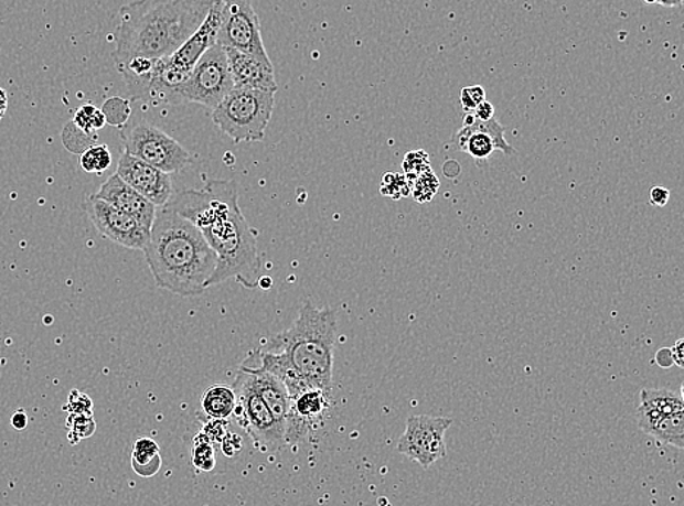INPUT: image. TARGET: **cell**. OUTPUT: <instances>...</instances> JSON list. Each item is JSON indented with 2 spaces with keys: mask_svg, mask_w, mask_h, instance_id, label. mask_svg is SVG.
<instances>
[{
  "mask_svg": "<svg viewBox=\"0 0 684 506\" xmlns=\"http://www.w3.org/2000/svg\"><path fill=\"white\" fill-rule=\"evenodd\" d=\"M143 252L158 287L180 297L202 295L217 263L202 230L165 206L157 209Z\"/></svg>",
  "mask_w": 684,
  "mask_h": 506,
  "instance_id": "cell-1",
  "label": "cell"
},
{
  "mask_svg": "<svg viewBox=\"0 0 684 506\" xmlns=\"http://www.w3.org/2000/svg\"><path fill=\"white\" fill-rule=\"evenodd\" d=\"M217 0H135L120 8L115 63L169 57L205 21Z\"/></svg>",
  "mask_w": 684,
  "mask_h": 506,
  "instance_id": "cell-2",
  "label": "cell"
},
{
  "mask_svg": "<svg viewBox=\"0 0 684 506\" xmlns=\"http://www.w3.org/2000/svg\"><path fill=\"white\" fill-rule=\"evenodd\" d=\"M336 330L334 311L307 300L292 327L276 337V346L310 386L332 391Z\"/></svg>",
  "mask_w": 684,
  "mask_h": 506,
  "instance_id": "cell-3",
  "label": "cell"
},
{
  "mask_svg": "<svg viewBox=\"0 0 684 506\" xmlns=\"http://www.w3.org/2000/svg\"><path fill=\"white\" fill-rule=\"evenodd\" d=\"M201 230L217 256L216 269L207 288L229 279L237 280L248 289L257 288L260 278L257 233L248 225L242 209L234 211Z\"/></svg>",
  "mask_w": 684,
  "mask_h": 506,
  "instance_id": "cell-4",
  "label": "cell"
},
{
  "mask_svg": "<svg viewBox=\"0 0 684 506\" xmlns=\"http://www.w3.org/2000/svg\"><path fill=\"white\" fill-rule=\"evenodd\" d=\"M275 94L233 88L214 108L212 120L234 143L261 142L274 115Z\"/></svg>",
  "mask_w": 684,
  "mask_h": 506,
  "instance_id": "cell-5",
  "label": "cell"
},
{
  "mask_svg": "<svg viewBox=\"0 0 684 506\" xmlns=\"http://www.w3.org/2000/svg\"><path fill=\"white\" fill-rule=\"evenodd\" d=\"M165 207L189 219L199 229H205L239 209L237 184L231 180H212L202 190H184L171 196Z\"/></svg>",
  "mask_w": 684,
  "mask_h": 506,
  "instance_id": "cell-6",
  "label": "cell"
},
{
  "mask_svg": "<svg viewBox=\"0 0 684 506\" xmlns=\"http://www.w3.org/2000/svg\"><path fill=\"white\" fill-rule=\"evenodd\" d=\"M125 151L167 174L180 173L189 164L190 153L170 134L147 120L121 128Z\"/></svg>",
  "mask_w": 684,
  "mask_h": 506,
  "instance_id": "cell-7",
  "label": "cell"
},
{
  "mask_svg": "<svg viewBox=\"0 0 684 506\" xmlns=\"http://www.w3.org/2000/svg\"><path fill=\"white\" fill-rule=\"evenodd\" d=\"M233 88L225 50L215 44L194 65L188 83L179 91V103L202 104L214 110Z\"/></svg>",
  "mask_w": 684,
  "mask_h": 506,
  "instance_id": "cell-8",
  "label": "cell"
},
{
  "mask_svg": "<svg viewBox=\"0 0 684 506\" xmlns=\"http://www.w3.org/2000/svg\"><path fill=\"white\" fill-rule=\"evenodd\" d=\"M216 44L271 62L263 44L260 21L252 0H222Z\"/></svg>",
  "mask_w": 684,
  "mask_h": 506,
  "instance_id": "cell-9",
  "label": "cell"
},
{
  "mask_svg": "<svg viewBox=\"0 0 684 506\" xmlns=\"http://www.w3.org/2000/svg\"><path fill=\"white\" fill-rule=\"evenodd\" d=\"M451 424L452 420L448 418L410 416L407 419L406 431L398 441V453L428 470L438 460L446 457V432Z\"/></svg>",
  "mask_w": 684,
  "mask_h": 506,
  "instance_id": "cell-10",
  "label": "cell"
},
{
  "mask_svg": "<svg viewBox=\"0 0 684 506\" xmlns=\"http://www.w3.org/2000/svg\"><path fill=\"white\" fill-rule=\"evenodd\" d=\"M237 405L234 415L257 445H284V431L243 369L238 374Z\"/></svg>",
  "mask_w": 684,
  "mask_h": 506,
  "instance_id": "cell-11",
  "label": "cell"
},
{
  "mask_svg": "<svg viewBox=\"0 0 684 506\" xmlns=\"http://www.w3.org/2000/svg\"><path fill=\"white\" fill-rule=\"evenodd\" d=\"M85 209L94 227L110 241L131 250H143L147 247L151 229L140 224L135 216L95 196L88 198Z\"/></svg>",
  "mask_w": 684,
  "mask_h": 506,
  "instance_id": "cell-12",
  "label": "cell"
},
{
  "mask_svg": "<svg viewBox=\"0 0 684 506\" xmlns=\"http://www.w3.org/2000/svg\"><path fill=\"white\" fill-rule=\"evenodd\" d=\"M330 405H332V391L319 387H308L300 395L292 397L285 423V444H297L319 429L324 422Z\"/></svg>",
  "mask_w": 684,
  "mask_h": 506,
  "instance_id": "cell-13",
  "label": "cell"
},
{
  "mask_svg": "<svg viewBox=\"0 0 684 506\" xmlns=\"http://www.w3.org/2000/svg\"><path fill=\"white\" fill-rule=\"evenodd\" d=\"M117 174L157 207L165 206L172 196L170 174L126 151L117 164Z\"/></svg>",
  "mask_w": 684,
  "mask_h": 506,
  "instance_id": "cell-14",
  "label": "cell"
},
{
  "mask_svg": "<svg viewBox=\"0 0 684 506\" xmlns=\"http://www.w3.org/2000/svg\"><path fill=\"white\" fill-rule=\"evenodd\" d=\"M234 88L260 89V91H278L275 71L271 62L261 61L253 54L239 50L224 49Z\"/></svg>",
  "mask_w": 684,
  "mask_h": 506,
  "instance_id": "cell-15",
  "label": "cell"
},
{
  "mask_svg": "<svg viewBox=\"0 0 684 506\" xmlns=\"http://www.w3.org/2000/svg\"><path fill=\"white\" fill-rule=\"evenodd\" d=\"M94 196L110 203L126 214L135 216L140 224L151 229L157 215V206L142 194L136 192L133 187H130L119 174H113Z\"/></svg>",
  "mask_w": 684,
  "mask_h": 506,
  "instance_id": "cell-16",
  "label": "cell"
},
{
  "mask_svg": "<svg viewBox=\"0 0 684 506\" xmlns=\"http://www.w3.org/2000/svg\"><path fill=\"white\" fill-rule=\"evenodd\" d=\"M221 4L222 0H217L201 26L185 40L183 46H180L171 56L167 57L172 65L180 67V69L192 72L194 65L205 54L206 50L215 46L217 31H220L221 25Z\"/></svg>",
  "mask_w": 684,
  "mask_h": 506,
  "instance_id": "cell-17",
  "label": "cell"
},
{
  "mask_svg": "<svg viewBox=\"0 0 684 506\" xmlns=\"http://www.w3.org/2000/svg\"><path fill=\"white\" fill-rule=\"evenodd\" d=\"M239 369L247 374L253 387L256 388L258 395L265 400L267 408H269L276 422H278L285 433V423H287L289 406H291V397H289L285 384L275 374L260 367V365L247 367L246 364H243Z\"/></svg>",
  "mask_w": 684,
  "mask_h": 506,
  "instance_id": "cell-18",
  "label": "cell"
},
{
  "mask_svg": "<svg viewBox=\"0 0 684 506\" xmlns=\"http://www.w3.org/2000/svg\"><path fill=\"white\" fill-rule=\"evenodd\" d=\"M160 58L135 56L116 63L117 71L124 76L126 84L136 95L148 93L149 85L156 75Z\"/></svg>",
  "mask_w": 684,
  "mask_h": 506,
  "instance_id": "cell-19",
  "label": "cell"
},
{
  "mask_svg": "<svg viewBox=\"0 0 684 506\" xmlns=\"http://www.w3.org/2000/svg\"><path fill=\"white\" fill-rule=\"evenodd\" d=\"M648 435L655 438L659 444H669L678 450L684 449V410L660 416L640 427Z\"/></svg>",
  "mask_w": 684,
  "mask_h": 506,
  "instance_id": "cell-20",
  "label": "cell"
},
{
  "mask_svg": "<svg viewBox=\"0 0 684 506\" xmlns=\"http://www.w3.org/2000/svg\"><path fill=\"white\" fill-rule=\"evenodd\" d=\"M237 405V392L225 384H215L207 388L202 397L203 413L210 419H229Z\"/></svg>",
  "mask_w": 684,
  "mask_h": 506,
  "instance_id": "cell-21",
  "label": "cell"
},
{
  "mask_svg": "<svg viewBox=\"0 0 684 506\" xmlns=\"http://www.w3.org/2000/svg\"><path fill=\"white\" fill-rule=\"evenodd\" d=\"M258 365L267 370H270L271 374H275L276 377L280 378V381H282L285 387H287L291 399L292 397L300 395V392L306 390V388L312 387L301 377L300 374H298V370L288 363V359L285 358L282 352H280V354H270V352L263 354L260 364Z\"/></svg>",
  "mask_w": 684,
  "mask_h": 506,
  "instance_id": "cell-22",
  "label": "cell"
},
{
  "mask_svg": "<svg viewBox=\"0 0 684 506\" xmlns=\"http://www.w3.org/2000/svg\"><path fill=\"white\" fill-rule=\"evenodd\" d=\"M161 465L160 445L152 438H139L131 450V469L135 473L140 477H152L160 472Z\"/></svg>",
  "mask_w": 684,
  "mask_h": 506,
  "instance_id": "cell-23",
  "label": "cell"
},
{
  "mask_svg": "<svg viewBox=\"0 0 684 506\" xmlns=\"http://www.w3.org/2000/svg\"><path fill=\"white\" fill-rule=\"evenodd\" d=\"M640 406L660 415H672L684 410L682 395L670 390H656V388H643Z\"/></svg>",
  "mask_w": 684,
  "mask_h": 506,
  "instance_id": "cell-24",
  "label": "cell"
},
{
  "mask_svg": "<svg viewBox=\"0 0 684 506\" xmlns=\"http://www.w3.org/2000/svg\"><path fill=\"white\" fill-rule=\"evenodd\" d=\"M111 161V152L106 144H93L81 153L79 164L85 173L101 174L110 169Z\"/></svg>",
  "mask_w": 684,
  "mask_h": 506,
  "instance_id": "cell-25",
  "label": "cell"
},
{
  "mask_svg": "<svg viewBox=\"0 0 684 506\" xmlns=\"http://www.w3.org/2000/svg\"><path fill=\"white\" fill-rule=\"evenodd\" d=\"M72 121H74L76 128L84 130L88 134H94L107 125L106 116H104L101 108H97L93 104H85V106L79 107Z\"/></svg>",
  "mask_w": 684,
  "mask_h": 506,
  "instance_id": "cell-26",
  "label": "cell"
},
{
  "mask_svg": "<svg viewBox=\"0 0 684 506\" xmlns=\"http://www.w3.org/2000/svg\"><path fill=\"white\" fill-rule=\"evenodd\" d=\"M106 121L108 125L116 126V128H124L128 125L131 116V103L129 99L113 97L108 98L101 108Z\"/></svg>",
  "mask_w": 684,
  "mask_h": 506,
  "instance_id": "cell-27",
  "label": "cell"
},
{
  "mask_svg": "<svg viewBox=\"0 0 684 506\" xmlns=\"http://www.w3.org/2000/svg\"><path fill=\"white\" fill-rule=\"evenodd\" d=\"M380 193L385 197L394 198V201H400L403 197L410 196L412 182L406 179L405 174L387 173L382 180V185H380Z\"/></svg>",
  "mask_w": 684,
  "mask_h": 506,
  "instance_id": "cell-28",
  "label": "cell"
},
{
  "mask_svg": "<svg viewBox=\"0 0 684 506\" xmlns=\"http://www.w3.org/2000/svg\"><path fill=\"white\" fill-rule=\"evenodd\" d=\"M62 138L65 147L74 153H83L85 149L93 147L98 139L97 134H88L85 133L84 130L76 128L74 121L66 125L65 130H63Z\"/></svg>",
  "mask_w": 684,
  "mask_h": 506,
  "instance_id": "cell-29",
  "label": "cell"
},
{
  "mask_svg": "<svg viewBox=\"0 0 684 506\" xmlns=\"http://www.w3.org/2000/svg\"><path fill=\"white\" fill-rule=\"evenodd\" d=\"M438 190L439 180L437 175L432 173V170L420 174L418 179H415L414 182H412V196H414L415 201L420 203V205L432 201L435 194L438 193Z\"/></svg>",
  "mask_w": 684,
  "mask_h": 506,
  "instance_id": "cell-30",
  "label": "cell"
},
{
  "mask_svg": "<svg viewBox=\"0 0 684 506\" xmlns=\"http://www.w3.org/2000/svg\"><path fill=\"white\" fill-rule=\"evenodd\" d=\"M193 464L199 472H211L215 467V450L205 437L199 435L194 441Z\"/></svg>",
  "mask_w": 684,
  "mask_h": 506,
  "instance_id": "cell-31",
  "label": "cell"
},
{
  "mask_svg": "<svg viewBox=\"0 0 684 506\" xmlns=\"http://www.w3.org/2000/svg\"><path fill=\"white\" fill-rule=\"evenodd\" d=\"M403 174L407 180L414 182L420 174L427 173L430 170V161L427 152L419 149V151H412L406 153L405 160H403Z\"/></svg>",
  "mask_w": 684,
  "mask_h": 506,
  "instance_id": "cell-32",
  "label": "cell"
},
{
  "mask_svg": "<svg viewBox=\"0 0 684 506\" xmlns=\"http://www.w3.org/2000/svg\"><path fill=\"white\" fill-rule=\"evenodd\" d=\"M67 427L71 429L70 437H76L75 442L89 438L95 432V420L93 415L71 413L67 418Z\"/></svg>",
  "mask_w": 684,
  "mask_h": 506,
  "instance_id": "cell-33",
  "label": "cell"
},
{
  "mask_svg": "<svg viewBox=\"0 0 684 506\" xmlns=\"http://www.w3.org/2000/svg\"><path fill=\"white\" fill-rule=\"evenodd\" d=\"M487 98V91L482 85H471V87H464L460 93L461 106L464 111L473 112L474 108Z\"/></svg>",
  "mask_w": 684,
  "mask_h": 506,
  "instance_id": "cell-34",
  "label": "cell"
},
{
  "mask_svg": "<svg viewBox=\"0 0 684 506\" xmlns=\"http://www.w3.org/2000/svg\"><path fill=\"white\" fill-rule=\"evenodd\" d=\"M93 400L89 399L88 396L83 395L78 390H74L70 396V403H67L66 410H70L71 413L78 415H93Z\"/></svg>",
  "mask_w": 684,
  "mask_h": 506,
  "instance_id": "cell-35",
  "label": "cell"
},
{
  "mask_svg": "<svg viewBox=\"0 0 684 506\" xmlns=\"http://www.w3.org/2000/svg\"><path fill=\"white\" fill-rule=\"evenodd\" d=\"M205 440L212 442H222L224 437L226 435V428L224 420L222 419H211L210 422L205 424L203 431L201 432Z\"/></svg>",
  "mask_w": 684,
  "mask_h": 506,
  "instance_id": "cell-36",
  "label": "cell"
},
{
  "mask_svg": "<svg viewBox=\"0 0 684 506\" xmlns=\"http://www.w3.org/2000/svg\"><path fill=\"white\" fill-rule=\"evenodd\" d=\"M650 201L652 206L664 207L670 201V190L656 185L650 192Z\"/></svg>",
  "mask_w": 684,
  "mask_h": 506,
  "instance_id": "cell-37",
  "label": "cell"
},
{
  "mask_svg": "<svg viewBox=\"0 0 684 506\" xmlns=\"http://www.w3.org/2000/svg\"><path fill=\"white\" fill-rule=\"evenodd\" d=\"M239 450H242V440L237 435L228 433V435L224 437V440H222V451H224V454L228 455V457H234Z\"/></svg>",
  "mask_w": 684,
  "mask_h": 506,
  "instance_id": "cell-38",
  "label": "cell"
},
{
  "mask_svg": "<svg viewBox=\"0 0 684 506\" xmlns=\"http://www.w3.org/2000/svg\"><path fill=\"white\" fill-rule=\"evenodd\" d=\"M473 115L475 120H491L493 119V116H495V107L484 99V101L480 103L479 106L474 108Z\"/></svg>",
  "mask_w": 684,
  "mask_h": 506,
  "instance_id": "cell-39",
  "label": "cell"
},
{
  "mask_svg": "<svg viewBox=\"0 0 684 506\" xmlns=\"http://www.w3.org/2000/svg\"><path fill=\"white\" fill-rule=\"evenodd\" d=\"M655 363L661 368L667 369L670 367H673L674 363L672 358V352H670V347H663V349L656 352Z\"/></svg>",
  "mask_w": 684,
  "mask_h": 506,
  "instance_id": "cell-40",
  "label": "cell"
},
{
  "mask_svg": "<svg viewBox=\"0 0 684 506\" xmlns=\"http://www.w3.org/2000/svg\"><path fill=\"white\" fill-rule=\"evenodd\" d=\"M684 341L683 338H678L676 343H674L673 347H670V352H672V358L674 365L678 368L684 367Z\"/></svg>",
  "mask_w": 684,
  "mask_h": 506,
  "instance_id": "cell-41",
  "label": "cell"
},
{
  "mask_svg": "<svg viewBox=\"0 0 684 506\" xmlns=\"http://www.w3.org/2000/svg\"><path fill=\"white\" fill-rule=\"evenodd\" d=\"M26 422H29V419H26L24 410H20V412L12 416L13 428L18 429V431L25 429Z\"/></svg>",
  "mask_w": 684,
  "mask_h": 506,
  "instance_id": "cell-42",
  "label": "cell"
},
{
  "mask_svg": "<svg viewBox=\"0 0 684 506\" xmlns=\"http://www.w3.org/2000/svg\"><path fill=\"white\" fill-rule=\"evenodd\" d=\"M7 106H8L7 93H4L2 88H0V119H2V116L4 115V110H7Z\"/></svg>",
  "mask_w": 684,
  "mask_h": 506,
  "instance_id": "cell-43",
  "label": "cell"
},
{
  "mask_svg": "<svg viewBox=\"0 0 684 506\" xmlns=\"http://www.w3.org/2000/svg\"><path fill=\"white\" fill-rule=\"evenodd\" d=\"M271 284H274V280H271V278L269 277L258 278L257 287H260L261 289H270Z\"/></svg>",
  "mask_w": 684,
  "mask_h": 506,
  "instance_id": "cell-44",
  "label": "cell"
},
{
  "mask_svg": "<svg viewBox=\"0 0 684 506\" xmlns=\"http://www.w3.org/2000/svg\"><path fill=\"white\" fill-rule=\"evenodd\" d=\"M659 3L661 4V7H667V8L681 7V4L683 3V0H659Z\"/></svg>",
  "mask_w": 684,
  "mask_h": 506,
  "instance_id": "cell-45",
  "label": "cell"
},
{
  "mask_svg": "<svg viewBox=\"0 0 684 506\" xmlns=\"http://www.w3.org/2000/svg\"><path fill=\"white\" fill-rule=\"evenodd\" d=\"M475 121V117L473 112H468L464 117V126L473 125Z\"/></svg>",
  "mask_w": 684,
  "mask_h": 506,
  "instance_id": "cell-46",
  "label": "cell"
},
{
  "mask_svg": "<svg viewBox=\"0 0 684 506\" xmlns=\"http://www.w3.org/2000/svg\"><path fill=\"white\" fill-rule=\"evenodd\" d=\"M646 4H655L659 3V0H643Z\"/></svg>",
  "mask_w": 684,
  "mask_h": 506,
  "instance_id": "cell-47",
  "label": "cell"
}]
</instances>
